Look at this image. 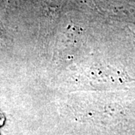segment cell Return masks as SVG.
I'll return each mask as SVG.
<instances>
[{
  "label": "cell",
  "instance_id": "1",
  "mask_svg": "<svg viewBox=\"0 0 135 135\" xmlns=\"http://www.w3.org/2000/svg\"><path fill=\"white\" fill-rule=\"evenodd\" d=\"M49 5H53V6H56V5H60L62 0H47Z\"/></svg>",
  "mask_w": 135,
  "mask_h": 135
}]
</instances>
